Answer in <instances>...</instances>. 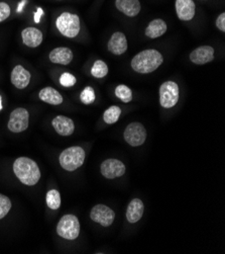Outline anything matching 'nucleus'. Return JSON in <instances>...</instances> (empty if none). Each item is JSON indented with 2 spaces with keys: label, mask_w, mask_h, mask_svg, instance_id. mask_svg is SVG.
I'll return each mask as SVG.
<instances>
[{
  "label": "nucleus",
  "mask_w": 225,
  "mask_h": 254,
  "mask_svg": "<svg viewBox=\"0 0 225 254\" xmlns=\"http://www.w3.org/2000/svg\"><path fill=\"white\" fill-rule=\"evenodd\" d=\"M11 209V200L8 196L0 193V220L3 219Z\"/></svg>",
  "instance_id": "nucleus-27"
},
{
  "label": "nucleus",
  "mask_w": 225,
  "mask_h": 254,
  "mask_svg": "<svg viewBox=\"0 0 225 254\" xmlns=\"http://www.w3.org/2000/svg\"><path fill=\"white\" fill-rule=\"evenodd\" d=\"M41 15H43V10H42V8H39L38 12L35 14V21H36L37 23H39V22H40Z\"/></svg>",
  "instance_id": "nucleus-31"
},
{
  "label": "nucleus",
  "mask_w": 225,
  "mask_h": 254,
  "mask_svg": "<svg viewBox=\"0 0 225 254\" xmlns=\"http://www.w3.org/2000/svg\"><path fill=\"white\" fill-rule=\"evenodd\" d=\"M30 113L24 108L13 110L9 116L7 128L12 133H21L29 128Z\"/></svg>",
  "instance_id": "nucleus-7"
},
{
  "label": "nucleus",
  "mask_w": 225,
  "mask_h": 254,
  "mask_svg": "<svg viewBox=\"0 0 225 254\" xmlns=\"http://www.w3.org/2000/svg\"><path fill=\"white\" fill-rule=\"evenodd\" d=\"M2 109H3V107H2V98H1V96H0V112L2 111Z\"/></svg>",
  "instance_id": "nucleus-32"
},
{
  "label": "nucleus",
  "mask_w": 225,
  "mask_h": 254,
  "mask_svg": "<svg viewBox=\"0 0 225 254\" xmlns=\"http://www.w3.org/2000/svg\"><path fill=\"white\" fill-rule=\"evenodd\" d=\"M115 95L124 104H129L133 100V90L124 84H120L115 88Z\"/></svg>",
  "instance_id": "nucleus-24"
},
{
  "label": "nucleus",
  "mask_w": 225,
  "mask_h": 254,
  "mask_svg": "<svg viewBox=\"0 0 225 254\" xmlns=\"http://www.w3.org/2000/svg\"><path fill=\"white\" fill-rule=\"evenodd\" d=\"M123 137L132 147H138L145 142L146 130L140 123H131L124 130Z\"/></svg>",
  "instance_id": "nucleus-8"
},
{
  "label": "nucleus",
  "mask_w": 225,
  "mask_h": 254,
  "mask_svg": "<svg viewBox=\"0 0 225 254\" xmlns=\"http://www.w3.org/2000/svg\"><path fill=\"white\" fill-rule=\"evenodd\" d=\"M22 43L29 48H38L44 41V34L36 27H28L21 32Z\"/></svg>",
  "instance_id": "nucleus-16"
},
{
  "label": "nucleus",
  "mask_w": 225,
  "mask_h": 254,
  "mask_svg": "<svg viewBox=\"0 0 225 254\" xmlns=\"http://www.w3.org/2000/svg\"><path fill=\"white\" fill-rule=\"evenodd\" d=\"M160 104L164 109H172L179 101V85L174 81H166L160 86Z\"/></svg>",
  "instance_id": "nucleus-6"
},
{
  "label": "nucleus",
  "mask_w": 225,
  "mask_h": 254,
  "mask_svg": "<svg viewBox=\"0 0 225 254\" xmlns=\"http://www.w3.org/2000/svg\"><path fill=\"white\" fill-rule=\"evenodd\" d=\"M90 218L95 223H99L103 227H109L114 222L115 214L113 210L105 205H96L90 212Z\"/></svg>",
  "instance_id": "nucleus-9"
},
{
  "label": "nucleus",
  "mask_w": 225,
  "mask_h": 254,
  "mask_svg": "<svg viewBox=\"0 0 225 254\" xmlns=\"http://www.w3.org/2000/svg\"><path fill=\"white\" fill-rule=\"evenodd\" d=\"M31 72L21 65L14 66V68L11 71L10 81L12 85L17 89H26L31 82Z\"/></svg>",
  "instance_id": "nucleus-11"
},
{
  "label": "nucleus",
  "mask_w": 225,
  "mask_h": 254,
  "mask_svg": "<svg viewBox=\"0 0 225 254\" xmlns=\"http://www.w3.org/2000/svg\"><path fill=\"white\" fill-rule=\"evenodd\" d=\"M215 24H216V28H217L220 32H222V33L225 32V12H221V13L217 16Z\"/></svg>",
  "instance_id": "nucleus-30"
},
{
  "label": "nucleus",
  "mask_w": 225,
  "mask_h": 254,
  "mask_svg": "<svg viewBox=\"0 0 225 254\" xmlns=\"http://www.w3.org/2000/svg\"><path fill=\"white\" fill-rule=\"evenodd\" d=\"M95 99H96V95H95V91H94L93 87L86 86L80 94L81 103L88 106V105H92L95 101Z\"/></svg>",
  "instance_id": "nucleus-26"
},
{
  "label": "nucleus",
  "mask_w": 225,
  "mask_h": 254,
  "mask_svg": "<svg viewBox=\"0 0 225 254\" xmlns=\"http://www.w3.org/2000/svg\"><path fill=\"white\" fill-rule=\"evenodd\" d=\"M214 48L211 46H201L190 53V61L196 65H204L214 60Z\"/></svg>",
  "instance_id": "nucleus-12"
},
{
  "label": "nucleus",
  "mask_w": 225,
  "mask_h": 254,
  "mask_svg": "<svg viewBox=\"0 0 225 254\" xmlns=\"http://www.w3.org/2000/svg\"><path fill=\"white\" fill-rule=\"evenodd\" d=\"M46 206L51 210H59L61 207V194L57 190H48L45 196Z\"/></svg>",
  "instance_id": "nucleus-22"
},
{
  "label": "nucleus",
  "mask_w": 225,
  "mask_h": 254,
  "mask_svg": "<svg viewBox=\"0 0 225 254\" xmlns=\"http://www.w3.org/2000/svg\"><path fill=\"white\" fill-rule=\"evenodd\" d=\"M85 156V151L82 147H69L62 152L59 157L60 165L67 171H74L83 165Z\"/></svg>",
  "instance_id": "nucleus-4"
},
{
  "label": "nucleus",
  "mask_w": 225,
  "mask_h": 254,
  "mask_svg": "<svg viewBox=\"0 0 225 254\" xmlns=\"http://www.w3.org/2000/svg\"><path fill=\"white\" fill-rule=\"evenodd\" d=\"M13 172L21 184L29 187L36 186L41 180L39 165L28 157H19L14 161Z\"/></svg>",
  "instance_id": "nucleus-2"
},
{
  "label": "nucleus",
  "mask_w": 225,
  "mask_h": 254,
  "mask_svg": "<svg viewBox=\"0 0 225 254\" xmlns=\"http://www.w3.org/2000/svg\"><path fill=\"white\" fill-rule=\"evenodd\" d=\"M60 84L63 87H73L77 82V79L75 76L69 72H64L61 76H60Z\"/></svg>",
  "instance_id": "nucleus-28"
},
{
  "label": "nucleus",
  "mask_w": 225,
  "mask_h": 254,
  "mask_svg": "<svg viewBox=\"0 0 225 254\" xmlns=\"http://www.w3.org/2000/svg\"><path fill=\"white\" fill-rule=\"evenodd\" d=\"M115 6L118 11L129 17L138 15L141 10L139 0H115Z\"/></svg>",
  "instance_id": "nucleus-18"
},
{
  "label": "nucleus",
  "mask_w": 225,
  "mask_h": 254,
  "mask_svg": "<svg viewBox=\"0 0 225 254\" xmlns=\"http://www.w3.org/2000/svg\"><path fill=\"white\" fill-rule=\"evenodd\" d=\"M108 74V66L102 60H96L91 69V75L95 78H103Z\"/></svg>",
  "instance_id": "nucleus-23"
},
{
  "label": "nucleus",
  "mask_w": 225,
  "mask_h": 254,
  "mask_svg": "<svg viewBox=\"0 0 225 254\" xmlns=\"http://www.w3.org/2000/svg\"><path fill=\"white\" fill-rule=\"evenodd\" d=\"M168 30L167 22L162 18H156L147 24L145 29V36L149 39H158L166 34Z\"/></svg>",
  "instance_id": "nucleus-20"
},
{
  "label": "nucleus",
  "mask_w": 225,
  "mask_h": 254,
  "mask_svg": "<svg viewBox=\"0 0 225 254\" xmlns=\"http://www.w3.org/2000/svg\"><path fill=\"white\" fill-rule=\"evenodd\" d=\"M39 97L44 103L51 106H60L64 101L62 94L56 88L51 86L42 88L39 92Z\"/></svg>",
  "instance_id": "nucleus-19"
},
{
  "label": "nucleus",
  "mask_w": 225,
  "mask_h": 254,
  "mask_svg": "<svg viewBox=\"0 0 225 254\" xmlns=\"http://www.w3.org/2000/svg\"><path fill=\"white\" fill-rule=\"evenodd\" d=\"M56 28L62 36L68 39L76 38L81 30L80 17L76 13L64 11L56 18Z\"/></svg>",
  "instance_id": "nucleus-3"
},
{
  "label": "nucleus",
  "mask_w": 225,
  "mask_h": 254,
  "mask_svg": "<svg viewBox=\"0 0 225 254\" xmlns=\"http://www.w3.org/2000/svg\"><path fill=\"white\" fill-rule=\"evenodd\" d=\"M74 59L73 51L68 47H58L53 49L48 54V60L54 64L69 65Z\"/></svg>",
  "instance_id": "nucleus-15"
},
{
  "label": "nucleus",
  "mask_w": 225,
  "mask_h": 254,
  "mask_svg": "<svg viewBox=\"0 0 225 254\" xmlns=\"http://www.w3.org/2000/svg\"><path fill=\"white\" fill-rule=\"evenodd\" d=\"M52 125L55 131L59 135L64 137L71 136L75 131V124L73 120H71L66 116H62V115L57 116L56 118H54Z\"/></svg>",
  "instance_id": "nucleus-17"
},
{
  "label": "nucleus",
  "mask_w": 225,
  "mask_h": 254,
  "mask_svg": "<svg viewBox=\"0 0 225 254\" xmlns=\"http://www.w3.org/2000/svg\"><path fill=\"white\" fill-rule=\"evenodd\" d=\"M101 173L108 180H114L126 173V165L117 159H107L100 167Z\"/></svg>",
  "instance_id": "nucleus-10"
},
{
  "label": "nucleus",
  "mask_w": 225,
  "mask_h": 254,
  "mask_svg": "<svg viewBox=\"0 0 225 254\" xmlns=\"http://www.w3.org/2000/svg\"><path fill=\"white\" fill-rule=\"evenodd\" d=\"M164 63V57L155 49L143 50L136 54L131 63L134 71L139 74H148L155 72Z\"/></svg>",
  "instance_id": "nucleus-1"
},
{
  "label": "nucleus",
  "mask_w": 225,
  "mask_h": 254,
  "mask_svg": "<svg viewBox=\"0 0 225 254\" xmlns=\"http://www.w3.org/2000/svg\"><path fill=\"white\" fill-rule=\"evenodd\" d=\"M57 233L66 240L77 239L80 234V223L76 216L65 215L57 225Z\"/></svg>",
  "instance_id": "nucleus-5"
},
{
  "label": "nucleus",
  "mask_w": 225,
  "mask_h": 254,
  "mask_svg": "<svg viewBox=\"0 0 225 254\" xmlns=\"http://www.w3.org/2000/svg\"><path fill=\"white\" fill-rule=\"evenodd\" d=\"M120 115H121V109L117 106H111L104 112L103 120L106 124L112 125L119 120Z\"/></svg>",
  "instance_id": "nucleus-25"
},
{
  "label": "nucleus",
  "mask_w": 225,
  "mask_h": 254,
  "mask_svg": "<svg viewBox=\"0 0 225 254\" xmlns=\"http://www.w3.org/2000/svg\"><path fill=\"white\" fill-rule=\"evenodd\" d=\"M144 212V206L141 199L134 198L128 206L127 210V219L131 224L138 222Z\"/></svg>",
  "instance_id": "nucleus-21"
},
{
  "label": "nucleus",
  "mask_w": 225,
  "mask_h": 254,
  "mask_svg": "<svg viewBox=\"0 0 225 254\" xmlns=\"http://www.w3.org/2000/svg\"><path fill=\"white\" fill-rule=\"evenodd\" d=\"M58 1H60V0H58Z\"/></svg>",
  "instance_id": "nucleus-33"
},
{
  "label": "nucleus",
  "mask_w": 225,
  "mask_h": 254,
  "mask_svg": "<svg viewBox=\"0 0 225 254\" xmlns=\"http://www.w3.org/2000/svg\"><path fill=\"white\" fill-rule=\"evenodd\" d=\"M11 14V7L5 1H0V23L5 21Z\"/></svg>",
  "instance_id": "nucleus-29"
},
{
  "label": "nucleus",
  "mask_w": 225,
  "mask_h": 254,
  "mask_svg": "<svg viewBox=\"0 0 225 254\" xmlns=\"http://www.w3.org/2000/svg\"><path fill=\"white\" fill-rule=\"evenodd\" d=\"M177 16L182 21H190L196 14V4L194 0H176L175 2Z\"/></svg>",
  "instance_id": "nucleus-14"
},
{
  "label": "nucleus",
  "mask_w": 225,
  "mask_h": 254,
  "mask_svg": "<svg viewBox=\"0 0 225 254\" xmlns=\"http://www.w3.org/2000/svg\"><path fill=\"white\" fill-rule=\"evenodd\" d=\"M128 39L126 35L121 32H115L112 34L107 44V49L109 52L116 56H120L126 53L128 51Z\"/></svg>",
  "instance_id": "nucleus-13"
}]
</instances>
